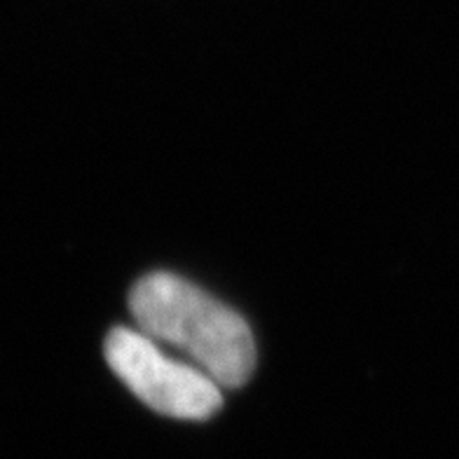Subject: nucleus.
Returning <instances> with one entry per match:
<instances>
[{
  "mask_svg": "<svg viewBox=\"0 0 459 459\" xmlns=\"http://www.w3.org/2000/svg\"><path fill=\"white\" fill-rule=\"evenodd\" d=\"M136 328L169 344L223 389L247 385L255 368L254 333L239 312L171 273L139 279L129 293Z\"/></svg>",
  "mask_w": 459,
  "mask_h": 459,
  "instance_id": "nucleus-1",
  "label": "nucleus"
},
{
  "mask_svg": "<svg viewBox=\"0 0 459 459\" xmlns=\"http://www.w3.org/2000/svg\"><path fill=\"white\" fill-rule=\"evenodd\" d=\"M110 370L151 411L176 420H209L223 405V387L187 359L169 357L139 328H113L103 344Z\"/></svg>",
  "mask_w": 459,
  "mask_h": 459,
  "instance_id": "nucleus-2",
  "label": "nucleus"
}]
</instances>
